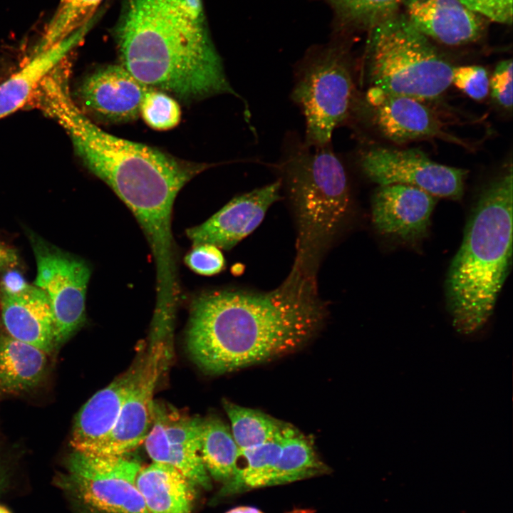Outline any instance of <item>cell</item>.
Masks as SVG:
<instances>
[{
	"mask_svg": "<svg viewBox=\"0 0 513 513\" xmlns=\"http://www.w3.org/2000/svg\"><path fill=\"white\" fill-rule=\"evenodd\" d=\"M149 89L122 65H110L88 76L81 82L78 94L88 111L120 123L137 118Z\"/></svg>",
	"mask_w": 513,
	"mask_h": 513,
	"instance_id": "9a60e30c",
	"label": "cell"
},
{
	"mask_svg": "<svg viewBox=\"0 0 513 513\" xmlns=\"http://www.w3.org/2000/svg\"><path fill=\"white\" fill-rule=\"evenodd\" d=\"M404 14L410 24L428 38L448 46L479 39L483 17L460 0H404Z\"/></svg>",
	"mask_w": 513,
	"mask_h": 513,
	"instance_id": "ac0fdd59",
	"label": "cell"
},
{
	"mask_svg": "<svg viewBox=\"0 0 513 513\" xmlns=\"http://www.w3.org/2000/svg\"><path fill=\"white\" fill-rule=\"evenodd\" d=\"M370 31L367 66L373 88L425 100L438 98L452 84L454 67L404 14L398 12Z\"/></svg>",
	"mask_w": 513,
	"mask_h": 513,
	"instance_id": "8992f818",
	"label": "cell"
},
{
	"mask_svg": "<svg viewBox=\"0 0 513 513\" xmlns=\"http://www.w3.org/2000/svg\"><path fill=\"white\" fill-rule=\"evenodd\" d=\"M200 453L207 473L214 480L227 483L234 477L239 450L230 428L217 417L202 419Z\"/></svg>",
	"mask_w": 513,
	"mask_h": 513,
	"instance_id": "603a6c76",
	"label": "cell"
},
{
	"mask_svg": "<svg viewBox=\"0 0 513 513\" xmlns=\"http://www.w3.org/2000/svg\"><path fill=\"white\" fill-rule=\"evenodd\" d=\"M328 470L311 441L294 427L282 440L269 486L311 478L324 474Z\"/></svg>",
	"mask_w": 513,
	"mask_h": 513,
	"instance_id": "cb8c5ba5",
	"label": "cell"
},
{
	"mask_svg": "<svg viewBox=\"0 0 513 513\" xmlns=\"http://www.w3.org/2000/svg\"><path fill=\"white\" fill-rule=\"evenodd\" d=\"M326 314L316 277L293 266L271 291L217 290L196 298L187 348L205 373L224 374L302 348L319 331Z\"/></svg>",
	"mask_w": 513,
	"mask_h": 513,
	"instance_id": "6da1fadb",
	"label": "cell"
},
{
	"mask_svg": "<svg viewBox=\"0 0 513 513\" xmlns=\"http://www.w3.org/2000/svg\"><path fill=\"white\" fill-rule=\"evenodd\" d=\"M0 513H11L8 508L0 504Z\"/></svg>",
	"mask_w": 513,
	"mask_h": 513,
	"instance_id": "d590c367",
	"label": "cell"
},
{
	"mask_svg": "<svg viewBox=\"0 0 513 513\" xmlns=\"http://www.w3.org/2000/svg\"><path fill=\"white\" fill-rule=\"evenodd\" d=\"M4 481V475L0 469V489L1 488Z\"/></svg>",
	"mask_w": 513,
	"mask_h": 513,
	"instance_id": "8d00e7d4",
	"label": "cell"
},
{
	"mask_svg": "<svg viewBox=\"0 0 513 513\" xmlns=\"http://www.w3.org/2000/svg\"><path fill=\"white\" fill-rule=\"evenodd\" d=\"M68 74L59 69L46 76L34 95L36 103L68 133L86 167L130 208L150 245L167 244L172 239L175 200L183 186L204 166L177 160L100 129L73 100Z\"/></svg>",
	"mask_w": 513,
	"mask_h": 513,
	"instance_id": "7a4b0ae2",
	"label": "cell"
},
{
	"mask_svg": "<svg viewBox=\"0 0 513 513\" xmlns=\"http://www.w3.org/2000/svg\"><path fill=\"white\" fill-rule=\"evenodd\" d=\"M367 101L372 108V119L380 133L398 143L442 138L455 142L461 140L445 132L436 114L413 98L388 95L371 88Z\"/></svg>",
	"mask_w": 513,
	"mask_h": 513,
	"instance_id": "2e32d148",
	"label": "cell"
},
{
	"mask_svg": "<svg viewBox=\"0 0 513 513\" xmlns=\"http://www.w3.org/2000/svg\"><path fill=\"white\" fill-rule=\"evenodd\" d=\"M137 487L150 513H192L195 484L174 467L153 462L141 468Z\"/></svg>",
	"mask_w": 513,
	"mask_h": 513,
	"instance_id": "44dd1931",
	"label": "cell"
},
{
	"mask_svg": "<svg viewBox=\"0 0 513 513\" xmlns=\"http://www.w3.org/2000/svg\"><path fill=\"white\" fill-rule=\"evenodd\" d=\"M279 167L297 227L294 266L316 277L319 261L351 212L346 170L331 143L311 147L293 135L285 143Z\"/></svg>",
	"mask_w": 513,
	"mask_h": 513,
	"instance_id": "5b68a950",
	"label": "cell"
},
{
	"mask_svg": "<svg viewBox=\"0 0 513 513\" xmlns=\"http://www.w3.org/2000/svg\"><path fill=\"white\" fill-rule=\"evenodd\" d=\"M512 167L479 196L445 281L447 311L463 336L482 330L492 317L512 256Z\"/></svg>",
	"mask_w": 513,
	"mask_h": 513,
	"instance_id": "277c9868",
	"label": "cell"
},
{
	"mask_svg": "<svg viewBox=\"0 0 513 513\" xmlns=\"http://www.w3.org/2000/svg\"><path fill=\"white\" fill-rule=\"evenodd\" d=\"M16 260V256L14 252L0 245V269L13 263Z\"/></svg>",
	"mask_w": 513,
	"mask_h": 513,
	"instance_id": "836d02e7",
	"label": "cell"
},
{
	"mask_svg": "<svg viewBox=\"0 0 513 513\" xmlns=\"http://www.w3.org/2000/svg\"><path fill=\"white\" fill-rule=\"evenodd\" d=\"M280 179L239 195L204 223L187 230L193 246L211 244L229 250L250 234L281 197Z\"/></svg>",
	"mask_w": 513,
	"mask_h": 513,
	"instance_id": "4fadbf2b",
	"label": "cell"
},
{
	"mask_svg": "<svg viewBox=\"0 0 513 513\" xmlns=\"http://www.w3.org/2000/svg\"><path fill=\"white\" fill-rule=\"evenodd\" d=\"M436 198L410 185H379L371 200L373 224L383 235L415 242L427 236Z\"/></svg>",
	"mask_w": 513,
	"mask_h": 513,
	"instance_id": "5bb4252c",
	"label": "cell"
},
{
	"mask_svg": "<svg viewBox=\"0 0 513 513\" xmlns=\"http://www.w3.org/2000/svg\"><path fill=\"white\" fill-rule=\"evenodd\" d=\"M452 83L469 97L480 100L489 90V79L486 69L480 66L453 68Z\"/></svg>",
	"mask_w": 513,
	"mask_h": 513,
	"instance_id": "f546056e",
	"label": "cell"
},
{
	"mask_svg": "<svg viewBox=\"0 0 513 513\" xmlns=\"http://www.w3.org/2000/svg\"><path fill=\"white\" fill-rule=\"evenodd\" d=\"M0 308L9 336L46 353L56 348L51 306L41 289L27 283L14 290L0 287Z\"/></svg>",
	"mask_w": 513,
	"mask_h": 513,
	"instance_id": "d6986e66",
	"label": "cell"
},
{
	"mask_svg": "<svg viewBox=\"0 0 513 513\" xmlns=\"http://www.w3.org/2000/svg\"><path fill=\"white\" fill-rule=\"evenodd\" d=\"M121 65L182 100L237 95L211 39L202 0H126L115 29Z\"/></svg>",
	"mask_w": 513,
	"mask_h": 513,
	"instance_id": "3957f363",
	"label": "cell"
},
{
	"mask_svg": "<svg viewBox=\"0 0 513 513\" xmlns=\"http://www.w3.org/2000/svg\"><path fill=\"white\" fill-rule=\"evenodd\" d=\"M172 335L151 332L137 378L113 430L93 454L126 455L144 440L153 418L154 391L172 358Z\"/></svg>",
	"mask_w": 513,
	"mask_h": 513,
	"instance_id": "9c48e42d",
	"label": "cell"
},
{
	"mask_svg": "<svg viewBox=\"0 0 513 513\" xmlns=\"http://www.w3.org/2000/svg\"><path fill=\"white\" fill-rule=\"evenodd\" d=\"M332 9L337 31L371 29L397 14L404 0H323Z\"/></svg>",
	"mask_w": 513,
	"mask_h": 513,
	"instance_id": "4316f807",
	"label": "cell"
},
{
	"mask_svg": "<svg viewBox=\"0 0 513 513\" xmlns=\"http://www.w3.org/2000/svg\"><path fill=\"white\" fill-rule=\"evenodd\" d=\"M358 160L364 175L379 185H407L451 200L464 192L467 170L437 163L418 149L370 148Z\"/></svg>",
	"mask_w": 513,
	"mask_h": 513,
	"instance_id": "8fae6325",
	"label": "cell"
},
{
	"mask_svg": "<svg viewBox=\"0 0 513 513\" xmlns=\"http://www.w3.org/2000/svg\"><path fill=\"white\" fill-rule=\"evenodd\" d=\"M282 437L252 448L239 450V460L234 477L221 489L222 495H230L254 489L269 487L279 457L282 440L293 428Z\"/></svg>",
	"mask_w": 513,
	"mask_h": 513,
	"instance_id": "d4e9b609",
	"label": "cell"
},
{
	"mask_svg": "<svg viewBox=\"0 0 513 513\" xmlns=\"http://www.w3.org/2000/svg\"><path fill=\"white\" fill-rule=\"evenodd\" d=\"M225 513H264L260 509L249 506H240L229 509Z\"/></svg>",
	"mask_w": 513,
	"mask_h": 513,
	"instance_id": "e575fe53",
	"label": "cell"
},
{
	"mask_svg": "<svg viewBox=\"0 0 513 513\" xmlns=\"http://www.w3.org/2000/svg\"><path fill=\"white\" fill-rule=\"evenodd\" d=\"M353 68L348 46L336 39L311 48L297 64L291 97L305 118L306 145L331 143L335 129L351 115L356 100Z\"/></svg>",
	"mask_w": 513,
	"mask_h": 513,
	"instance_id": "52a82bcc",
	"label": "cell"
},
{
	"mask_svg": "<svg viewBox=\"0 0 513 513\" xmlns=\"http://www.w3.org/2000/svg\"><path fill=\"white\" fill-rule=\"evenodd\" d=\"M68 472L58 484L73 498L81 513H150L136 479L140 463L126 455L73 450Z\"/></svg>",
	"mask_w": 513,
	"mask_h": 513,
	"instance_id": "ba28073f",
	"label": "cell"
},
{
	"mask_svg": "<svg viewBox=\"0 0 513 513\" xmlns=\"http://www.w3.org/2000/svg\"><path fill=\"white\" fill-rule=\"evenodd\" d=\"M185 263L195 272L209 276L219 273L225 261L219 248L204 244L193 246L185 256Z\"/></svg>",
	"mask_w": 513,
	"mask_h": 513,
	"instance_id": "4dcf8cb0",
	"label": "cell"
},
{
	"mask_svg": "<svg viewBox=\"0 0 513 513\" xmlns=\"http://www.w3.org/2000/svg\"><path fill=\"white\" fill-rule=\"evenodd\" d=\"M37 274L34 285L48 300L55 346L63 344L83 325L90 271L79 259L40 244L33 245Z\"/></svg>",
	"mask_w": 513,
	"mask_h": 513,
	"instance_id": "30bf717a",
	"label": "cell"
},
{
	"mask_svg": "<svg viewBox=\"0 0 513 513\" xmlns=\"http://www.w3.org/2000/svg\"><path fill=\"white\" fill-rule=\"evenodd\" d=\"M92 23L93 19L66 38L33 54L26 64L0 84V119L18 110L32 98L43 80L82 41Z\"/></svg>",
	"mask_w": 513,
	"mask_h": 513,
	"instance_id": "ffe728a7",
	"label": "cell"
},
{
	"mask_svg": "<svg viewBox=\"0 0 513 513\" xmlns=\"http://www.w3.org/2000/svg\"><path fill=\"white\" fill-rule=\"evenodd\" d=\"M482 17L505 24L512 21V0H460Z\"/></svg>",
	"mask_w": 513,
	"mask_h": 513,
	"instance_id": "d6a6232c",
	"label": "cell"
},
{
	"mask_svg": "<svg viewBox=\"0 0 513 513\" xmlns=\"http://www.w3.org/2000/svg\"><path fill=\"white\" fill-rule=\"evenodd\" d=\"M224 410L239 450L259 446L276 440L292 427L266 413L224 401Z\"/></svg>",
	"mask_w": 513,
	"mask_h": 513,
	"instance_id": "484cf974",
	"label": "cell"
},
{
	"mask_svg": "<svg viewBox=\"0 0 513 513\" xmlns=\"http://www.w3.org/2000/svg\"><path fill=\"white\" fill-rule=\"evenodd\" d=\"M47 366L46 353L9 335L0 336V391H27L41 380Z\"/></svg>",
	"mask_w": 513,
	"mask_h": 513,
	"instance_id": "7402d4cb",
	"label": "cell"
},
{
	"mask_svg": "<svg viewBox=\"0 0 513 513\" xmlns=\"http://www.w3.org/2000/svg\"><path fill=\"white\" fill-rule=\"evenodd\" d=\"M102 1L61 0L46 25L33 54L49 48L90 21Z\"/></svg>",
	"mask_w": 513,
	"mask_h": 513,
	"instance_id": "83f0119b",
	"label": "cell"
},
{
	"mask_svg": "<svg viewBox=\"0 0 513 513\" xmlns=\"http://www.w3.org/2000/svg\"><path fill=\"white\" fill-rule=\"evenodd\" d=\"M142 356L108 386L98 391L80 409L73 426V450L94 453L115 427L123 405L139 371Z\"/></svg>",
	"mask_w": 513,
	"mask_h": 513,
	"instance_id": "e0dca14e",
	"label": "cell"
},
{
	"mask_svg": "<svg viewBox=\"0 0 513 513\" xmlns=\"http://www.w3.org/2000/svg\"><path fill=\"white\" fill-rule=\"evenodd\" d=\"M140 114L150 127L165 130L178 124L181 111L178 103L167 93L150 88L142 99Z\"/></svg>",
	"mask_w": 513,
	"mask_h": 513,
	"instance_id": "f1b7e54d",
	"label": "cell"
},
{
	"mask_svg": "<svg viewBox=\"0 0 513 513\" xmlns=\"http://www.w3.org/2000/svg\"><path fill=\"white\" fill-rule=\"evenodd\" d=\"M491 94L495 101L507 110L512 108V60L499 62L489 81Z\"/></svg>",
	"mask_w": 513,
	"mask_h": 513,
	"instance_id": "1f68e13d",
	"label": "cell"
},
{
	"mask_svg": "<svg viewBox=\"0 0 513 513\" xmlns=\"http://www.w3.org/2000/svg\"><path fill=\"white\" fill-rule=\"evenodd\" d=\"M202 419L154 400L151 428L144 440L153 462L177 469L195 485L210 488V480L201 459Z\"/></svg>",
	"mask_w": 513,
	"mask_h": 513,
	"instance_id": "7c38bea8",
	"label": "cell"
}]
</instances>
